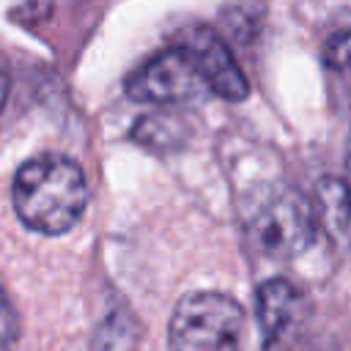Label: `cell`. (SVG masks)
<instances>
[{
    "label": "cell",
    "mask_w": 351,
    "mask_h": 351,
    "mask_svg": "<svg viewBox=\"0 0 351 351\" xmlns=\"http://www.w3.org/2000/svg\"><path fill=\"white\" fill-rule=\"evenodd\" d=\"M11 200L25 228L60 236L80 222L88 206V181L74 159L41 154L16 170Z\"/></svg>",
    "instance_id": "obj_1"
},
{
    "label": "cell",
    "mask_w": 351,
    "mask_h": 351,
    "mask_svg": "<svg viewBox=\"0 0 351 351\" xmlns=\"http://www.w3.org/2000/svg\"><path fill=\"white\" fill-rule=\"evenodd\" d=\"M318 225V211L310 197L293 186H271L255 200L247 217V236L261 255L291 261L315 241Z\"/></svg>",
    "instance_id": "obj_2"
},
{
    "label": "cell",
    "mask_w": 351,
    "mask_h": 351,
    "mask_svg": "<svg viewBox=\"0 0 351 351\" xmlns=\"http://www.w3.org/2000/svg\"><path fill=\"white\" fill-rule=\"evenodd\" d=\"M247 318L239 302L214 291H195L178 299L167 346L170 351H244Z\"/></svg>",
    "instance_id": "obj_3"
},
{
    "label": "cell",
    "mask_w": 351,
    "mask_h": 351,
    "mask_svg": "<svg viewBox=\"0 0 351 351\" xmlns=\"http://www.w3.org/2000/svg\"><path fill=\"white\" fill-rule=\"evenodd\" d=\"M126 96L137 104H186L197 101L208 85L184 44L148 58L126 77Z\"/></svg>",
    "instance_id": "obj_4"
},
{
    "label": "cell",
    "mask_w": 351,
    "mask_h": 351,
    "mask_svg": "<svg viewBox=\"0 0 351 351\" xmlns=\"http://www.w3.org/2000/svg\"><path fill=\"white\" fill-rule=\"evenodd\" d=\"M255 315L266 351L291 340L310 318V299L285 277L263 280L255 291Z\"/></svg>",
    "instance_id": "obj_5"
},
{
    "label": "cell",
    "mask_w": 351,
    "mask_h": 351,
    "mask_svg": "<svg viewBox=\"0 0 351 351\" xmlns=\"http://www.w3.org/2000/svg\"><path fill=\"white\" fill-rule=\"evenodd\" d=\"M184 47L189 49V55H192V60H195L197 71L203 74L211 93H217L219 99H228V101L247 99V93H250L247 77L239 69V63L233 60L225 38L217 30L195 27L186 33Z\"/></svg>",
    "instance_id": "obj_6"
},
{
    "label": "cell",
    "mask_w": 351,
    "mask_h": 351,
    "mask_svg": "<svg viewBox=\"0 0 351 351\" xmlns=\"http://www.w3.org/2000/svg\"><path fill=\"white\" fill-rule=\"evenodd\" d=\"M318 222L340 241H351V195L346 178H324L318 184Z\"/></svg>",
    "instance_id": "obj_7"
},
{
    "label": "cell",
    "mask_w": 351,
    "mask_h": 351,
    "mask_svg": "<svg viewBox=\"0 0 351 351\" xmlns=\"http://www.w3.org/2000/svg\"><path fill=\"white\" fill-rule=\"evenodd\" d=\"M324 66L340 93V107L351 115V33H335L324 47Z\"/></svg>",
    "instance_id": "obj_8"
},
{
    "label": "cell",
    "mask_w": 351,
    "mask_h": 351,
    "mask_svg": "<svg viewBox=\"0 0 351 351\" xmlns=\"http://www.w3.org/2000/svg\"><path fill=\"white\" fill-rule=\"evenodd\" d=\"M137 337H140V326L132 318V313L115 310L99 324L93 335V351H134Z\"/></svg>",
    "instance_id": "obj_9"
},
{
    "label": "cell",
    "mask_w": 351,
    "mask_h": 351,
    "mask_svg": "<svg viewBox=\"0 0 351 351\" xmlns=\"http://www.w3.org/2000/svg\"><path fill=\"white\" fill-rule=\"evenodd\" d=\"M132 137L148 148H156V151H165V148H176L184 137V126L170 118V115H148V118H140L132 129Z\"/></svg>",
    "instance_id": "obj_10"
},
{
    "label": "cell",
    "mask_w": 351,
    "mask_h": 351,
    "mask_svg": "<svg viewBox=\"0 0 351 351\" xmlns=\"http://www.w3.org/2000/svg\"><path fill=\"white\" fill-rule=\"evenodd\" d=\"M19 335H22L19 313L8 299V293L0 288V351H11L19 343Z\"/></svg>",
    "instance_id": "obj_11"
},
{
    "label": "cell",
    "mask_w": 351,
    "mask_h": 351,
    "mask_svg": "<svg viewBox=\"0 0 351 351\" xmlns=\"http://www.w3.org/2000/svg\"><path fill=\"white\" fill-rule=\"evenodd\" d=\"M288 351H340V348L329 335H304L296 337V343H291Z\"/></svg>",
    "instance_id": "obj_12"
},
{
    "label": "cell",
    "mask_w": 351,
    "mask_h": 351,
    "mask_svg": "<svg viewBox=\"0 0 351 351\" xmlns=\"http://www.w3.org/2000/svg\"><path fill=\"white\" fill-rule=\"evenodd\" d=\"M8 88H11V74H8V63H5V58L0 52V110H3L5 99H8Z\"/></svg>",
    "instance_id": "obj_13"
},
{
    "label": "cell",
    "mask_w": 351,
    "mask_h": 351,
    "mask_svg": "<svg viewBox=\"0 0 351 351\" xmlns=\"http://www.w3.org/2000/svg\"><path fill=\"white\" fill-rule=\"evenodd\" d=\"M346 186H348V195H351V159H348V181H346Z\"/></svg>",
    "instance_id": "obj_14"
}]
</instances>
